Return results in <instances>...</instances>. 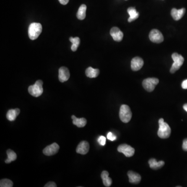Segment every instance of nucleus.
I'll use <instances>...</instances> for the list:
<instances>
[{
  "instance_id": "obj_11",
  "label": "nucleus",
  "mask_w": 187,
  "mask_h": 187,
  "mask_svg": "<svg viewBox=\"0 0 187 187\" xmlns=\"http://www.w3.org/2000/svg\"><path fill=\"white\" fill-rule=\"evenodd\" d=\"M70 77V72L68 68L61 67L59 69V80L61 82L68 81Z\"/></svg>"
},
{
  "instance_id": "obj_30",
  "label": "nucleus",
  "mask_w": 187,
  "mask_h": 187,
  "mask_svg": "<svg viewBox=\"0 0 187 187\" xmlns=\"http://www.w3.org/2000/svg\"><path fill=\"white\" fill-rule=\"evenodd\" d=\"M181 86H182V88L183 89H187V79L184 80L182 82V84H181Z\"/></svg>"
},
{
  "instance_id": "obj_26",
  "label": "nucleus",
  "mask_w": 187,
  "mask_h": 187,
  "mask_svg": "<svg viewBox=\"0 0 187 187\" xmlns=\"http://www.w3.org/2000/svg\"><path fill=\"white\" fill-rule=\"evenodd\" d=\"M98 141L99 144H100V145L105 146L106 142V137H104L103 136H101L98 139Z\"/></svg>"
},
{
  "instance_id": "obj_15",
  "label": "nucleus",
  "mask_w": 187,
  "mask_h": 187,
  "mask_svg": "<svg viewBox=\"0 0 187 187\" xmlns=\"http://www.w3.org/2000/svg\"><path fill=\"white\" fill-rule=\"evenodd\" d=\"M128 175L129 178V182L132 184H139L141 181V176L138 173H135L133 171H128Z\"/></svg>"
},
{
  "instance_id": "obj_10",
  "label": "nucleus",
  "mask_w": 187,
  "mask_h": 187,
  "mask_svg": "<svg viewBox=\"0 0 187 187\" xmlns=\"http://www.w3.org/2000/svg\"><path fill=\"white\" fill-rule=\"evenodd\" d=\"M144 60L142 58L136 57H134L131 61V68L134 71H138L141 69L144 66Z\"/></svg>"
},
{
  "instance_id": "obj_8",
  "label": "nucleus",
  "mask_w": 187,
  "mask_h": 187,
  "mask_svg": "<svg viewBox=\"0 0 187 187\" xmlns=\"http://www.w3.org/2000/svg\"><path fill=\"white\" fill-rule=\"evenodd\" d=\"M118 151L124 154L126 157L133 156L135 153V149L127 144H122L120 145L118 148Z\"/></svg>"
},
{
  "instance_id": "obj_2",
  "label": "nucleus",
  "mask_w": 187,
  "mask_h": 187,
  "mask_svg": "<svg viewBox=\"0 0 187 187\" xmlns=\"http://www.w3.org/2000/svg\"><path fill=\"white\" fill-rule=\"evenodd\" d=\"M42 31V24L40 23H33L31 24L28 29V35L31 40L37 39Z\"/></svg>"
},
{
  "instance_id": "obj_14",
  "label": "nucleus",
  "mask_w": 187,
  "mask_h": 187,
  "mask_svg": "<svg viewBox=\"0 0 187 187\" xmlns=\"http://www.w3.org/2000/svg\"><path fill=\"white\" fill-rule=\"evenodd\" d=\"M185 9L182 8L180 10H177L176 8H173L171 11V15L174 20H179L182 18L185 14Z\"/></svg>"
},
{
  "instance_id": "obj_29",
  "label": "nucleus",
  "mask_w": 187,
  "mask_h": 187,
  "mask_svg": "<svg viewBox=\"0 0 187 187\" xmlns=\"http://www.w3.org/2000/svg\"><path fill=\"white\" fill-rule=\"evenodd\" d=\"M45 187H57L56 184H55L54 182H52V181H50L48 183H47L45 185Z\"/></svg>"
},
{
  "instance_id": "obj_20",
  "label": "nucleus",
  "mask_w": 187,
  "mask_h": 187,
  "mask_svg": "<svg viewBox=\"0 0 187 187\" xmlns=\"http://www.w3.org/2000/svg\"><path fill=\"white\" fill-rule=\"evenodd\" d=\"M101 177L103 181V183L106 187H110L111 185L112 180L111 178L109 177V173L107 171H104L102 172Z\"/></svg>"
},
{
  "instance_id": "obj_28",
  "label": "nucleus",
  "mask_w": 187,
  "mask_h": 187,
  "mask_svg": "<svg viewBox=\"0 0 187 187\" xmlns=\"http://www.w3.org/2000/svg\"><path fill=\"white\" fill-rule=\"evenodd\" d=\"M182 149L185 151H187V138L185 139L183 141Z\"/></svg>"
},
{
  "instance_id": "obj_27",
  "label": "nucleus",
  "mask_w": 187,
  "mask_h": 187,
  "mask_svg": "<svg viewBox=\"0 0 187 187\" xmlns=\"http://www.w3.org/2000/svg\"><path fill=\"white\" fill-rule=\"evenodd\" d=\"M107 138L109 140H111V141H114V140H116V136L114 134L111 132H109L107 134Z\"/></svg>"
},
{
  "instance_id": "obj_6",
  "label": "nucleus",
  "mask_w": 187,
  "mask_h": 187,
  "mask_svg": "<svg viewBox=\"0 0 187 187\" xmlns=\"http://www.w3.org/2000/svg\"><path fill=\"white\" fill-rule=\"evenodd\" d=\"M159 80L157 78L150 77L144 80L142 82V86L146 90L149 92H151L154 90L155 86L158 85Z\"/></svg>"
},
{
  "instance_id": "obj_19",
  "label": "nucleus",
  "mask_w": 187,
  "mask_h": 187,
  "mask_svg": "<svg viewBox=\"0 0 187 187\" xmlns=\"http://www.w3.org/2000/svg\"><path fill=\"white\" fill-rule=\"evenodd\" d=\"M149 164L152 169H158L163 167L164 165L165 162L163 161L158 162L155 159L152 158L149 161Z\"/></svg>"
},
{
  "instance_id": "obj_25",
  "label": "nucleus",
  "mask_w": 187,
  "mask_h": 187,
  "mask_svg": "<svg viewBox=\"0 0 187 187\" xmlns=\"http://www.w3.org/2000/svg\"><path fill=\"white\" fill-rule=\"evenodd\" d=\"M13 186L12 181L8 179H3L0 181L1 187H11Z\"/></svg>"
},
{
  "instance_id": "obj_4",
  "label": "nucleus",
  "mask_w": 187,
  "mask_h": 187,
  "mask_svg": "<svg viewBox=\"0 0 187 187\" xmlns=\"http://www.w3.org/2000/svg\"><path fill=\"white\" fill-rule=\"evenodd\" d=\"M119 116L123 122L125 123L129 122L132 117V113L128 106L126 105L121 106L120 110Z\"/></svg>"
},
{
  "instance_id": "obj_1",
  "label": "nucleus",
  "mask_w": 187,
  "mask_h": 187,
  "mask_svg": "<svg viewBox=\"0 0 187 187\" xmlns=\"http://www.w3.org/2000/svg\"><path fill=\"white\" fill-rule=\"evenodd\" d=\"M159 128L158 132V135L162 139L168 138L171 135V129L168 124L165 122L164 120L161 118L159 121Z\"/></svg>"
},
{
  "instance_id": "obj_12",
  "label": "nucleus",
  "mask_w": 187,
  "mask_h": 187,
  "mask_svg": "<svg viewBox=\"0 0 187 187\" xmlns=\"http://www.w3.org/2000/svg\"><path fill=\"white\" fill-rule=\"evenodd\" d=\"M110 34L113 40L116 42H121L123 38V33L118 27H113L110 30Z\"/></svg>"
},
{
  "instance_id": "obj_16",
  "label": "nucleus",
  "mask_w": 187,
  "mask_h": 187,
  "mask_svg": "<svg viewBox=\"0 0 187 187\" xmlns=\"http://www.w3.org/2000/svg\"><path fill=\"white\" fill-rule=\"evenodd\" d=\"M127 11H128V14L129 15V18L128 19V21L129 23H131L138 18L139 14L138 12H137L135 7H129L127 10Z\"/></svg>"
},
{
  "instance_id": "obj_17",
  "label": "nucleus",
  "mask_w": 187,
  "mask_h": 187,
  "mask_svg": "<svg viewBox=\"0 0 187 187\" xmlns=\"http://www.w3.org/2000/svg\"><path fill=\"white\" fill-rule=\"evenodd\" d=\"M20 109L16 108L15 109H10L7 112V118L10 121H14L16 120L18 115H20Z\"/></svg>"
},
{
  "instance_id": "obj_31",
  "label": "nucleus",
  "mask_w": 187,
  "mask_h": 187,
  "mask_svg": "<svg viewBox=\"0 0 187 187\" xmlns=\"http://www.w3.org/2000/svg\"><path fill=\"white\" fill-rule=\"evenodd\" d=\"M69 0H59V2L62 5H66L68 3Z\"/></svg>"
},
{
  "instance_id": "obj_13",
  "label": "nucleus",
  "mask_w": 187,
  "mask_h": 187,
  "mask_svg": "<svg viewBox=\"0 0 187 187\" xmlns=\"http://www.w3.org/2000/svg\"><path fill=\"white\" fill-rule=\"evenodd\" d=\"M89 150V142L86 141H82L80 142L79 145L77 146L76 151L77 153L84 155L88 153Z\"/></svg>"
},
{
  "instance_id": "obj_3",
  "label": "nucleus",
  "mask_w": 187,
  "mask_h": 187,
  "mask_svg": "<svg viewBox=\"0 0 187 187\" xmlns=\"http://www.w3.org/2000/svg\"><path fill=\"white\" fill-rule=\"evenodd\" d=\"M43 83L41 80H37L34 85H31L28 88V92L33 97H37L40 96L43 92Z\"/></svg>"
},
{
  "instance_id": "obj_24",
  "label": "nucleus",
  "mask_w": 187,
  "mask_h": 187,
  "mask_svg": "<svg viewBox=\"0 0 187 187\" xmlns=\"http://www.w3.org/2000/svg\"><path fill=\"white\" fill-rule=\"evenodd\" d=\"M70 41L72 43V45L71 46V50L73 52H75L77 50L78 46L79 45L80 43V40L79 37H70Z\"/></svg>"
},
{
  "instance_id": "obj_5",
  "label": "nucleus",
  "mask_w": 187,
  "mask_h": 187,
  "mask_svg": "<svg viewBox=\"0 0 187 187\" xmlns=\"http://www.w3.org/2000/svg\"><path fill=\"white\" fill-rule=\"evenodd\" d=\"M172 57L174 61V63L172 66L170 72L171 73H174L182 66L184 62V58L181 55L177 53H174L172 55Z\"/></svg>"
},
{
  "instance_id": "obj_22",
  "label": "nucleus",
  "mask_w": 187,
  "mask_h": 187,
  "mask_svg": "<svg viewBox=\"0 0 187 187\" xmlns=\"http://www.w3.org/2000/svg\"><path fill=\"white\" fill-rule=\"evenodd\" d=\"M87 7L85 4L81 5L76 14L77 18L80 20H83L86 17V11Z\"/></svg>"
},
{
  "instance_id": "obj_21",
  "label": "nucleus",
  "mask_w": 187,
  "mask_h": 187,
  "mask_svg": "<svg viewBox=\"0 0 187 187\" xmlns=\"http://www.w3.org/2000/svg\"><path fill=\"white\" fill-rule=\"evenodd\" d=\"M85 74L87 77L89 78H95L98 76L99 70L97 69H94L92 67H89L86 70Z\"/></svg>"
},
{
  "instance_id": "obj_18",
  "label": "nucleus",
  "mask_w": 187,
  "mask_h": 187,
  "mask_svg": "<svg viewBox=\"0 0 187 187\" xmlns=\"http://www.w3.org/2000/svg\"><path fill=\"white\" fill-rule=\"evenodd\" d=\"M71 118L73 120V124L78 128H83L87 123V121L85 118H77L75 115H72Z\"/></svg>"
},
{
  "instance_id": "obj_9",
  "label": "nucleus",
  "mask_w": 187,
  "mask_h": 187,
  "mask_svg": "<svg viewBox=\"0 0 187 187\" xmlns=\"http://www.w3.org/2000/svg\"><path fill=\"white\" fill-rule=\"evenodd\" d=\"M59 149V145L58 144L54 142L52 145L48 146L45 148L43 151V152L47 156H51V155L56 154L58 152Z\"/></svg>"
},
{
  "instance_id": "obj_32",
  "label": "nucleus",
  "mask_w": 187,
  "mask_h": 187,
  "mask_svg": "<svg viewBox=\"0 0 187 187\" xmlns=\"http://www.w3.org/2000/svg\"><path fill=\"white\" fill-rule=\"evenodd\" d=\"M183 108H184V110L187 112V103H185L183 106Z\"/></svg>"
},
{
  "instance_id": "obj_7",
  "label": "nucleus",
  "mask_w": 187,
  "mask_h": 187,
  "mask_svg": "<svg viewBox=\"0 0 187 187\" xmlns=\"http://www.w3.org/2000/svg\"><path fill=\"white\" fill-rule=\"evenodd\" d=\"M149 39L151 42L155 43H160L164 41V37L160 31L153 29L149 33Z\"/></svg>"
},
{
  "instance_id": "obj_23",
  "label": "nucleus",
  "mask_w": 187,
  "mask_h": 187,
  "mask_svg": "<svg viewBox=\"0 0 187 187\" xmlns=\"http://www.w3.org/2000/svg\"><path fill=\"white\" fill-rule=\"evenodd\" d=\"M7 159L5 160V162L7 164L11 163L12 161H14L16 160L17 154L14 151L11 149L7 150Z\"/></svg>"
}]
</instances>
